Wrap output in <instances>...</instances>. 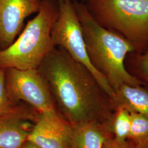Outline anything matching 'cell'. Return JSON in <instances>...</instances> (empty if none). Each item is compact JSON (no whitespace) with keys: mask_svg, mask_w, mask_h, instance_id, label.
Here are the masks:
<instances>
[{"mask_svg":"<svg viewBox=\"0 0 148 148\" xmlns=\"http://www.w3.org/2000/svg\"><path fill=\"white\" fill-rule=\"evenodd\" d=\"M37 70L46 81L60 115L71 126L97 122L109 127L116 106L86 66L55 47Z\"/></svg>","mask_w":148,"mask_h":148,"instance_id":"1","label":"cell"},{"mask_svg":"<svg viewBox=\"0 0 148 148\" xmlns=\"http://www.w3.org/2000/svg\"><path fill=\"white\" fill-rule=\"evenodd\" d=\"M73 3L90 63L106 77L114 93L123 84H145L130 74L125 66L127 55L136 53L132 45L119 35L100 25L84 2L74 0Z\"/></svg>","mask_w":148,"mask_h":148,"instance_id":"2","label":"cell"},{"mask_svg":"<svg viewBox=\"0 0 148 148\" xmlns=\"http://www.w3.org/2000/svg\"><path fill=\"white\" fill-rule=\"evenodd\" d=\"M58 12V0H41L37 15L10 46L0 49V69H38L54 47L51 30Z\"/></svg>","mask_w":148,"mask_h":148,"instance_id":"3","label":"cell"},{"mask_svg":"<svg viewBox=\"0 0 148 148\" xmlns=\"http://www.w3.org/2000/svg\"><path fill=\"white\" fill-rule=\"evenodd\" d=\"M101 27L131 43L136 53L148 49V0H85Z\"/></svg>","mask_w":148,"mask_h":148,"instance_id":"4","label":"cell"},{"mask_svg":"<svg viewBox=\"0 0 148 148\" xmlns=\"http://www.w3.org/2000/svg\"><path fill=\"white\" fill-rule=\"evenodd\" d=\"M58 16L51 30L54 47L63 48L75 60L86 66L113 99L115 93L108 80L90 63L86 51L82 27L73 1L58 0Z\"/></svg>","mask_w":148,"mask_h":148,"instance_id":"5","label":"cell"},{"mask_svg":"<svg viewBox=\"0 0 148 148\" xmlns=\"http://www.w3.org/2000/svg\"><path fill=\"white\" fill-rule=\"evenodd\" d=\"M5 83L12 101L27 103L40 113L59 114L47 84L37 69L6 68Z\"/></svg>","mask_w":148,"mask_h":148,"instance_id":"6","label":"cell"},{"mask_svg":"<svg viewBox=\"0 0 148 148\" xmlns=\"http://www.w3.org/2000/svg\"><path fill=\"white\" fill-rule=\"evenodd\" d=\"M41 0H0V49L10 46L28 16L37 13Z\"/></svg>","mask_w":148,"mask_h":148,"instance_id":"7","label":"cell"},{"mask_svg":"<svg viewBox=\"0 0 148 148\" xmlns=\"http://www.w3.org/2000/svg\"><path fill=\"white\" fill-rule=\"evenodd\" d=\"M72 126L59 114L39 113L27 139L41 148H71Z\"/></svg>","mask_w":148,"mask_h":148,"instance_id":"8","label":"cell"},{"mask_svg":"<svg viewBox=\"0 0 148 148\" xmlns=\"http://www.w3.org/2000/svg\"><path fill=\"white\" fill-rule=\"evenodd\" d=\"M38 111L27 103L21 111L0 117V148H20L27 139Z\"/></svg>","mask_w":148,"mask_h":148,"instance_id":"9","label":"cell"},{"mask_svg":"<svg viewBox=\"0 0 148 148\" xmlns=\"http://www.w3.org/2000/svg\"><path fill=\"white\" fill-rule=\"evenodd\" d=\"M111 136L109 127L100 123L72 126L71 148H102L106 139Z\"/></svg>","mask_w":148,"mask_h":148,"instance_id":"10","label":"cell"},{"mask_svg":"<svg viewBox=\"0 0 148 148\" xmlns=\"http://www.w3.org/2000/svg\"><path fill=\"white\" fill-rule=\"evenodd\" d=\"M114 103L130 112H138L148 118V85H122L115 93Z\"/></svg>","mask_w":148,"mask_h":148,"instance_id":"11","label":"cell"},{"mask_svg":"<svg viewBox=\"0 0 148 148\" xmlns=\"http://www.w3.org/2000/svg\"><path fill=\"white\" fill-rule=\"evenodd\" d=\"M131 128V114L126 109L117 106L109 125L114 139L119 142L126 140Z\"/></svg>","mask_w":148,"mask_h":148,"instance_id":"12","label":"cell"},{"mask_svg":"<svg viewBox=\"0 0 148 148\" xmlns=\"http://www.w3.org/2000/svg\"><path fill=\"white\" fill-rule=\"evenodd\" d=\"M126 59L128 73L148 85V49L143 53H130Z\"/></svg>","mask_w":148,"mask_h":148,"instance_id":"13","label":"cell"},{"mask_svg":"<svg viewBox=\"0 0 148 148\" xmlns=\"http://www.w3.org/2000/svg\"><path fill=\"white\" fill-rule=\"evenodd\" d=\"M130 114L131 128L127 139L136 145L148 138V118L138 112Z\"/></svg>","mask_w":148,"mask_h":148,"instance_id":"14","label":"cell"},{"mask_svg":"<svg viewBox=\"0 0 148 148\" xmlns=\"http://www.w3.org/2000/svg\"><path fill=\"white\" fill-rule=\"evenodd\" d=\"M25 104L14 101L10 98L5 87V69H0V117L21 111Z\"/></svg>","mask_w":148,"mask_h":148,"instance_id":"15","label":"cell"},{"mask_svg":"<svg viewBox=\"0 0 148 148\" xmlns=\"http://www.w3.org/2000/svg\"><path fill=\"white\" fill-rule=\"evenodd\" d=\"M134 144L130 140L119 142L115 140L113 137L107 138L104 142L102 148H134Z\"/></svg>","mask_w":148,"mask_h":148,"instance_id":"16","label":"cell"},{"mask_svg":"<svg viewBox=\"0 0 148 148\" xmlns=\"http://www.w3.org/2000/svg\"><path fill=\"white\" fill-rule=\"evenodd\" d=\"M20 148H41L38 145H36L31 141L27 140L24 143L22 144Z\"/></svg>","mask_w":148,"mask_h":148,"instance_id":"17","label":"cell"},{"mask_svg":"<svg viewBox=\"0 0 148 148\" xmlns=\"http://www.w3.org/2000/svg\"><path fill=\"white\" fill-rule=\"evenodd\" d=\"M134 148H148V138L143 142L134 145Z\"/></svg>","mask_w":148,"mask_h":148,"instance_id":"18","label":"cell"}]
</instances>
